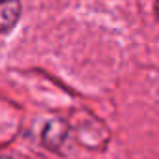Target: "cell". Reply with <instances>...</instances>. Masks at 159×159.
Returning a JSON list of instances; mask_svg holds the SVG:
<instances>
[{
  "mask_svg": "<svg viewBox=\"0 0 159 159\" xmlns=\"http://www.w3.org/2000/svg\"><path fill=\"white\" fill-rule=\"evenodd\" d=\"M67 133H69V125L64 120H51L41 133V140L47 148L60 150V146L67 139Z\"/></svg>",
  "mask_w": 159,
  "mask_h": 159,
  "instance_id": "obj_1",
  "label": "cell"
},
{
  "mask_svg": "<svg viewBox=\"0 0 159 159\" xmlns=\"http://www.w3.org/2000/svg\"><path fill=\"white\" fill-rule=\"evenodd\" d=\"M21 0H2V11H0V23H2V34H8L21 17Z\"/></svg>",
  "mask_w": 159,
  "mask_h": 159,
  "instance_id": "obj_2",
  "label": "cell"
},
{
  "mask_svg": "<svg viewBox=\"0 0 159 159\" xmlns=\"http://www.w3.org/2000/svg\"><path fill=\"white\" fill-rule=\"evenodd\" d=\"M155 19H157V25H159V0H155Z\"/></svg>",
  "mask_w": 159,
  "mask_h": 159,
  "instance_id": "obj_3",
  "label": "cell"
}]
</instances>
